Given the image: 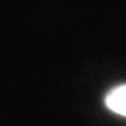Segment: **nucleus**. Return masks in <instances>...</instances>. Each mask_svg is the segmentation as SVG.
I'll use <instances>...</instances> for the list:
<instances>
[{
    "label": "nucleus",
    "instance_id": "1",
    "mask_svg": "<svg viewBox=\"0 0 126 126\" xmlns=\"http://www.w3.org/2000/svg\"><path fill=\"white\" fill-rule=\"evenodd\" d=\"M107 107L111 111L126 116V85H120L107 95Z\"/></svg>",
    "mask_w": 126,
    "mask_h": 126
}]
</instances>
